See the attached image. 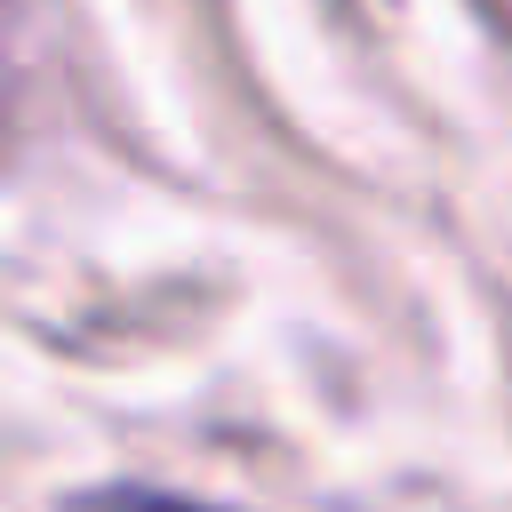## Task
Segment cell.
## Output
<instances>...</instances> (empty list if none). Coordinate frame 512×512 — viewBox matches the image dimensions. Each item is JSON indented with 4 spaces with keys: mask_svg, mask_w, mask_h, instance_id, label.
Listing matches in <instances>:
<instances>
[{
    "mask_svg": "<svg viewBox=\"0 0 512 512\" xmlns=\"http://www.w3.org/2000/svg\"><path fill=\"white\" fill-rule=\"evenodd\" d=\"M72 512H224V504H200V496H176V488H88Z\"/></svg>",
    "mask_w": 512,
    "mask_h": 512,
    "instance_id": "6da1fadb",
    "label": "cell"
}]
</instances>
